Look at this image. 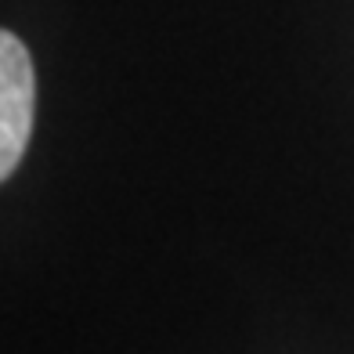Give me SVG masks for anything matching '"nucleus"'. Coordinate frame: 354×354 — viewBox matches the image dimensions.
Listing matches in <instances>:
<instances>
[{
    "label": "nucleus",
    "mask_w": 354,
    "mask_h": 354,
    "mask_svg": "<svg viewBox=\"0 0 354 354\" xmlns=\"http://www.w3.org/2000/svg\"><path fill=\"white\" fill-rule=\"evenodd\" d=\"M37 73L26 44L0 29V181H8L33 134Z\"/></svg>",
    "instance_id": "nucleus-1"
}]
</instances>
